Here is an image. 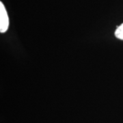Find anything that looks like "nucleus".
I'll use <instances>...</instances> for the list:
<instances>
[{"label": "nucleus", "mask_w": 123, "mask_h": 123, "mask_svg": "<svg viewBox=\"0 0 123 123\" xmlns=\"http://www.w3.org/2000/svg\"><path fill=\"white\" fill-rule=\"evenodd\" d=\"M9 17L4 4L0 2V32H6L9 27Z\"/></svg>", "instance_id": "f257e3e1"}, {"label": "nucleus", "mask_w": 123, "mask_h": 123, "mask_svg": "<svg viewBox=\"0 0 123 123\" xmlns=\"http://www.w3.org/2000/svg\"><path fill=\"white\" fill-rule=\"evenodd\" d=\"M115 36L118 39L123 40V23H122L120 25H119L116 30L115 31Z\"/></svg>", "instance_id": "f03ea898"}]
</instances>
